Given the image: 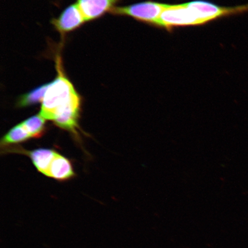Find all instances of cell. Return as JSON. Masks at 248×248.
Returning a JSON list of instances; mask_svg holds the SVG:
<instances>
[{
    "label": "cell",
    "mask_w": 248,
    "mask_h": 248,
    "mask_svg": "<svg viewBox=\"0 0 248 248\" xmlns=\"http://www.w3.org/2000/svg\"><path fill=\"white\" fill-rule=\"evenodd\" d=\"M56 64L57 76L49 83L39 114L60 128L76 133L81 100L62 71L60 58L57 59Z\"/></svg>",
    "instance_id": "obj_1"
},
{
    "label": "cell",
    "mask_w": 248,
    "mask_h": 248,
    "mask_svg": "<svg viewBox=\"0 0 248 248\" xmlns=\"http://www.w3.org/2000/svg\"><path fill=\"white\" fill-rule=\"evenodd\" d=\"M195 26L209 22L226 16L244 13L248 11V5L235 7H222L202 0L187 3Z\"/></svg>",
    "instance_id": "obj_2"
},
{
    "label": "cell",
    "mask_w": 248,
    "mask_h": 248,
    "mask_svg": "<svg viewBox=\"0 0 248 248\" xmlns=\"http://www.w3.org/2000/svg\"><path fill=\"white\" fill-rule=\"evenodd\" d=\"M169 5L162 3L147 1L126 7H114L110 12L114 15L128 16L142 22L156 26L161 14Z\"/></svg>",
    "instance_id": "obj_3"
},
{
    "label": "cell",
    "mask_w": 248,
    "mask_h": 248,
    "mask_svg": "<svg viewBox=\"0 0 248 248\" xmlns=\"http://www.w3.org/2000/svg\"><path fill=\"white\" fill-rule=\"evenodd\" d=\"M195 26L187 4L169 5L164 9L156 26L170 30L173 27Z\"/></svg>",
    "instance_id": "obj_4"
},
{
    "label": "cell",
    "mask_w": 248,
    "mask_h": 248,
    "mask_svg": "<svg viewBox=\"0 0 248 248\" xmlns=\"http://www.w3.org/2000/svg\"><path fill=\"white\" fill-rule=\"evenodd\" d=\"M85 21L76 2L65 9L58 18L52 19L51 24L59 32L64 35L78 29Z\"/></svg>",
    "instance_id": "obj_5"
},
{
    "label": "cell",
    "mask_w": 248,
    "mask_h": 248,
    "mask_svg": "<svg viewBox=\"0 0 248 248\" xmlns=\"http://www.w3.org/2000/svg\"><path fill=\"white\" fill-rule=\"evenodd\" d=\"M120 0H77L86 21L96 19L107 12H110Z\"/></svg>",
    "instance_id": "obj_6"
},
{
    "label": "cell",
    "mask_w": 248,
    "mask_h": 248,
    "mask_svg": "<svg viewBox=\"0 0 248 248\" xmlns=\"http://www.w3.org/2000/svg\"><path fill=\"white\" fill-rule=\"evenodd\" d=\"M17 152H22L23 154L29 155L32 160L34 166L43 175H46L52 160L58 153L49 149L40 148L32 151L17 150Z\"/></svg>",
    "instance_id": "obj_7"
},
{
    "label": "cell",
    "mask_w": 248,
    "mask_h": 248,
    "mask_svg": "<svg viewBox=\"0 0 248 248\" xmlns=\"http://www.w3.org/2000/svg\"><path fill=\"white\" fill-rule=\"evenodd\" d=\"M74 175V172L70 161L59 154L52 160L46 175L60 181L70 179Z\"/></svg>",
    "instance_id": "obj_8"
},
{
    "label": "cell",
    "mask_w": 248,
    "mask_h": 248,
    "mask_svg": "<svg viewBox=\"0 0 248 248\" xmlns=\"http://www.w3.org/2000/svg\"><path fill=\"white\" fill-rule=\"evenodd\" d=\"M48 86L49 83L40 86L34 89L32 91L20 96L17 101V106L18 107H29L38 103V102H42Z\"/></svg>",
    "instance_id": "obj_9"
},
{
    "label": "cell",
    "mask_w": 248,
    "mask_h": 248,
    "mask_svg": "<svg viewBox=\"0 0 248 248\" xmlns=\"http://www.w3.org/2000/svg\"><path fill=\"white\" fill-rule=\"evenodd\" d=\"M31 138H32L21 123L14 127L2 138L1 144L5 146L6 145L19 143Z\"/></svg>",
    "instance_id": "obj_10"
},
{
    "label": "cell",
    "mask_w": 248,
    "mask_h": 248,
    "mask_svg": "<svg viewBox=\"0 0 248 248\" xmlns=\"http://www.w3.org/2000/svg\"><path fill=\"white\" fill-rule=\"evenodd\" d=\"M46 119L39 114L29 118L21 123L31 138H38L45 130Z\"/></svg>",
    "instance_id": "obj_11"
}]
</instances>
